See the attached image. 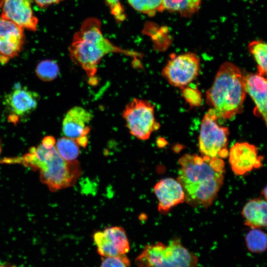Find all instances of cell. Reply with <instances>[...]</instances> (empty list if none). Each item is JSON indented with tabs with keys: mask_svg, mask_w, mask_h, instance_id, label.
<instances>
[{
	"mask_svg": "<svg viewBox=\"0 0 267 267\" xmlns=\"http://www.w3.org/2000/svg\"><path fill=\"white\" fill-rule=\"evenodd\" d=\"M130 261L126 254L102 257L100 267H130Z\"/></svg>",
	"mask_w": 267,
	"mask_h": 267,
	"instance_id": "cell-26",
	"label": "cell"
},
{
	"mask_svg": "<svg viewBox=\"0 0 267 267\" xmlns=\"http://www.w3.org/2000/svg\"><path fill=\"white\" fill-rule=\"evenodd\" d=\"M155 106L146 100L134 98L127 104L123 117L130 133L140 140L148 139L159 124L154 117Z\"/></svg>",
	"mask_w": 267,
	"mask_h": 267,
	"instance_id": "cell-7",
	"label": "cell"
},
{
	"mask_svg": "<svg viewBox=\"0 0 267 267\" xmlns=\"http://www.w3.org/2000/svg\"><path fill=\"white\" fill-rule=\"evenodd\" d=\"M24 38L0 39V62L6 63L18 55L22 48Z\"/></svg>",
	"mask_w": 267,
	"mask_h": 267,
	"instance_id": "cell-19",
	"label": "cell"
},
{
	"mask_svg": "<svg viewBox=\"0 0 267 267\" xmlns=\"http://www.w3.org/2000/svg\"><path fill=\"white\" fill-rule=\"evenodd\" d=\"M137 267H197L198 257L189 251L179 239L147 245L135 260Z\"/></svg>",
	"mask_w": 267,
	"mask_h": 267,
	"instance_id": "cell-5",
	"label": "cell"
},
{
	"mask_svg": "<svg viewBox=\"0 0 267 267\" xmlns=\"http://www.w3.org/2000/svg\"><path fill=\"white\" fill-rule=\"evenodd\" d=\"M219 118L213 108L204 116L199 136V148L202 155L210 157L226 158L229 130L218 122Z\"/></svg>",
	"mask_w": 267,
	"mask_h": 267,
	"instance_id": "cell-6",
	"label": "cell"
},
{
	"mask_svg": "<svg viewBox=\"0 0 267 267\" xmlns=\"http://www.w3.org/2000/svg\"><path fill=\"white\" fill-rule=\"evenodd\" d=\"M201 0H163L165 9L185 17L197 12Z\"/></svg>",
	"mask_w": 267,
	"mask_h": 267,
	"instance_id": "cell-18",
	"label": "cell"
},
{
	"mask_svg": "<svg viewBox=\"0 0 267 267\" xmlns=\"http://www.w3.org/2000/svg\"><path fill=\"white\" fill-rule=\"evenodd\" d=\"M71 59L81 67L95 82L97 67L102 58L110 53H120L135 56L134 51L122 49L106 39L101 31V23L95 18L85 20L74 35L69 47Z\"/></svg>",
	"mask_w": 267,
	"mask_h": 267,
	"instance_id": "cell-2",
	"label": "cell"
},
{
	"mask_svg": "<svg viewBox=\"0 0 267 267\" xmlns=\"http://www.w3.org/2000/svg\"><path fill=\"white\" fill-rule=\"evenodd\" d=\"M200 62L194 53L171 55L162 70V76L173 87L183 89L198 75Z\"/></svg>",
	"mask_w": 267,
	"mask_h": 267,
	"instance_id": "cell-8",
	"label": "cell"
},
{
	"mask_svg": "<svg viewBox=\"0 0 267 267\" xmlns=\"http://www.w3.org/2000/svg\"><path fill=\"white\" fill-rule=\"evenodd\" d=\"M75 140L80 146L85 147L88 144V138L87 136H82Z\"/></svg>",
	"mask_w": 267,
	"mask_h": 267,
	"instance_id": "cell-30",
	"label": "cell"
},
{
	"mask_svg": "<svg viewBox=\"0 0 267 267\" xmlns=\"http://www.w3.org/2000/svg\"><path fill=\"white\" fill-rule=\"evenodd\" d=\"M129 4L136 10L147 14L154 15L157 12L165 9L163 0H128Z\"/></svg>",
	"mask_w": 267,
	"mask_h": 267,
	"instance_id": "cell-22",
	"label": "cell"
},
{
	"mask_svg": "<svg viewBox=\"0 0 267 267\" xmlns=\"http://www.w3.org/2000/svg\"><path fill=\"white\" fill-rule=\"evenodd\" d=\"M0 267H5V266H1V265H0ZM15 267L12 266V267Z\"/></svg>",
	"mask_w": 267,
	"mask_h": 267,
	"instance_id": "cell-32",
	"label": "cell"
},
{
	"mask_svg": "<svg viewBox=\"0 0 267 267\" xmlns=\"http://www.w3.org/2000/svg\"><path fill=\"white\" fill-rule=\"evenodd\" d=\"M55 147L61 157L67 161L76 160L80 153V146L76 141L66 136L58 139Z\"/></svg>",
	"mask_w": 267,
	"mask_h": 267,
	"instance_id": "cell-21",
	"label": "cell"
},
{
	"mask_svg": "<svg viewBox=\"0 0 267 267\" xmlns=\"http://www.w3.org/2000/svg\"><path fill=\"white\" fill-rule=\"evenodd\" d=\"M245 78L241 70L231 62H226L220 67L206 92L207 103L219 118L229 119L242 112L246 94Z\"/></svg>",
	"mask_w": 267,
	"mask_h": 267,
	"instance_id": "cell-3",
	"label": "cell"
},
{
	"mask_svg": "<svg viewBox=\"0 0 267 267\" xmlns=\"http://www.w3.org/2000/svg\"><path fill=\"white\" fill-rule=\"evenodd\" d=\"M262 194L264 196L265 199L267 201V185L265 187L262 191Z\"/></svg>",
	"mask_w": 267,
	"mask_h": 267,
	"instance_id": "cell-31",
	"label": "cell"
},
{
	"mask_svg": "<svg viewBox=\"0 0 267 267\" xmlns=\"http://www.w3.org/2000/svg\"><path fill=\"white\" fill-rule=\"evenodd\" d=\"M182 89V96L191 107L200 106L202 103V95L197 87H192L190 84Z\"/></svg>",
	"mask_w": 267,
	"mask_h": 267,
	"instance_id": "cell-25",
	"label": "cell"
},
{
	"mask_svg": "<svg viewBox=\"0 0 267 267\" xmlns=\"http://www.w3.org/2000/svg\"><path fill=\"white\" fill-rule=\"evenodd\" d=\"M245 89L256 105L257 112L267 127V78L258 74L245 75Z\"/></svg>",
	"mask_w": 267,
	"mask_h": 267,
	"instance_id": "cell-15",
	"label": "cell"
},
{
	"mask_svg": "<svg viewBox=\"0 0 267 267\" xmlns=\"http://www.w3.org/2000/svg\"><path fill=\"white\" fill-rule=\"evenodd\" d=\"M246 246L253 253H261L267 249V234L259 228H252L245 237Z\"/></svg>",
	"mask_w": 267,
	"mask_h": 267,
	"instance_id": "cell-20",
	"label": "cell"
},
{
	"mask_svg": "<svg viewBox=\"0 0 267 267\" xmlns=\"http://www.w3.org/2000/svg\"><path fill=\"white\" fill-rule=\"evenodd\" d=\"M24 37V29L13 22L0 17V39Z\"/></svg>",
	"mask_w": 267,
	"mask_h": 267,
	"instance_id": "cell-24",
	"label": "cell"
},
{
	"mask_svg": "<svg viewBox=\"0 0 267 267\" xmlns=\"http://www.w3.org/2000/svg\"><path fill=\"white\" fill-rule=\"evenodd\" d=\"M109 6L111 14L118 21L125 20L126 15L123 8L121 0H105Z\"/></svg>",
	"mask_w": 267,
	"mask_h": 267,
	"instance_id": "cell-27",
	"label": "cell"
},
{
	"mask_svg": "<svg viewBox=\"0 0 267 267\" xmlns=\"http://www.w3.org/2000/svg\"><path fill=\"white\" fill-rule=\"evenodd\" d=\"M92 118L90 112L84 108L76 106L70 109L62 122V132L66 137L75 140L87 136L90 131L88 124Z\"/></svg>",
	"mask_w": 267,
	"mask_h": 267,
	"instance_id": "cell-14",
	"label": "cell"
},
{
	"mask_svg": "<svg viewBox=\"0 0 267 267\" xmlns=\"http://www.w3.org/2000/svg\"><path fill=\"white\" fill-rule=\"evenodd\" d=\"M39 6L44 8L47 7L53 4H56L62 0H32Z\"/></svg>",
	"mask_w": 267,
	"mask_h": 267,
	"instance_id": "cell-29",
	"label": "cell"
},
{
	"mask_svg": "<svg viewBox=\"0 0 267 267\" xmlns=\"http://www.w3.org/2000/svg\"><path fill=\"white\" fill-rule=\"evenodd\" d=\"M98 253L103 257L126 254L130 243L124 228L110 226L98 232L94 237Z\"/></svg>",
	"mask_w": 267,
	"mask_h": 267,
	"instance_id": "cell-9",
	"label": "cell"
},
{
	"mask_svg": "<svg viewBox=\"0 0 267 267\" xmlns=\"http://www.w3.org/2000/svg\"><path fill=\"white\" fill-rule=\"evenodd\" d=\"M58 64L52 60H44L41 61L37 66L36 74L42 81L49 82L54 80L59 74Z\"/></svg>",
	"mask_w": 267,
	"mask_h": 267,
	"instance_id": "cell-23",
	"label": "cell"
},
{
	"mask_svg": "<svg viewBox=\"0 0 267 267\" xmlns=\"http://www.w3.org/2000/svg\"><path fill=\"white\" fill-rule=\"evenodd\" d=\"M229 162L233 173L238 176L245 175L263 166L264 157L260 155L258 148L248 142H236L230 149Z\"/></svg>",
	"mask_w": 267,
	"mask_h": 267,
	"instance_id": "cell-10",
	"label": "cell"
},
{
	"mask_svg": "<svg viewBox=\"0 0 267 267\" xmlns=\"http://www.w3.org/2000/svg\"><path fill=\"white\" fill-rule=\"evenodd\" d=\"M29 151L22 158L23 163L33 170H40L41 181L51 191L74 185L82 173L79 161L64 159L55 146L46 149L41 143Z\"/></svg>",
	"mask_w": 267,
	"mask_h": 267,
	"instance_id": "cell-4",
	"label": "cell"
},
{
	"mask_svg": "<svg viewBox=\"0 0 267 267\" xmlns=\"http://www.w3.org/2000/svg\"><path fill=\"white\" fill-rule=\"evenodd\" d=\"M178 162L177 180L183 189L185 200L193 207H208L223 183V161L219 157L185 154Z\"/></svg>",
	"mask_w": 267,
	"mask_h": 267,
	"instance_id": "cell-1",
	"label": "cell"
},
{
	"mask_svg": "<svg viewBox=\"0 0 267 267\" xmlns=\"http://www.w3.org/2000/svg\"><path fill=\"white\" fill-rule=\"evenodd\" d=\"M242 215L245 224L251 228L267 227V201L251 199L243 207Z\"/></svg>",
	"mask_w": 267,
	"mask_h": 267,
	"instance_id": "cell-16",
	"label": "cell"
},
{
	"mask_svg": "<svg viewBox=\"0 0 267 267\" xmlns=\"http://www.w3.org/2000/svg\"><path fill=\"white\" fill-rule=\"evenodd\" d=\"M55 143L54 137L52 136H47L43 139L42 144L46 149H51L55 146Z\"/></svg>",
	"mask_w": 267,
	"mask_h": 267,
	"instance_id": "cell-28",
	"label": "cell"
},
{
	"mask_svg": "<svg viewBox=\"0 0 267 267\" xmlns=\"http://www.w3.org/2000/svg\"><path fill=\"white\" fill-rule=\"evenodd\" d=\"M154 192L158 200V209L166 213L174 206L185 201V193L180 183L172 178H164L154 186Z\"/></svg>",
	"mask_w": 267,
	"mask_h": 267,
	"instance_id": "cell-12",
	"label": "cell"
},
{
	"mask_svg": "<svg viewBox=\"0 0 267 267\" xmlns=\"http://www.w3.org/2000/svg\"><path fill=\"white\" fill-rule=\"evenodd\" d=\"M248 49L257 64L258 74L267 78V43L253 41L249 43Z\"/></svg>",
	"mask_w": 267,
	"mask_h": 267,
	"instance_id": "cell-17",
	"label": "cell"
},
{
	"mask_svg": "<svg viewBox=\"0 0 267 267\" xmlns=\"http://www.w3.org/2000/svg\"><path fill=\"white\" fill-rule=\"evenodd\" d=\"M0 17L10 20L24 29L35 31L38 19L29 0H0Z\"/></svg>",
	"mask_w": 267,
	"mask_h": 267,
	"instance_id": "cell-11",
	"label": "cell"
},
{
	"mask_svg": "<svg viewBox=\"0 0 267 267\" xmlns=\"http://www.w3.org/2000/svg\"><path fill=\"white\" fill-rule=\"evenodd\" d=\"M39 95L24 88H16L4 98V105L15 116L24 117L34 111L38 104Z\"/></svg>",
	"mask_w": 267,
	"mask_h": 267,
	"instance_id": "cell-13",
	"label": "cell"
}]
</instances>
